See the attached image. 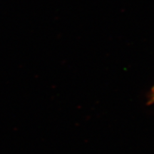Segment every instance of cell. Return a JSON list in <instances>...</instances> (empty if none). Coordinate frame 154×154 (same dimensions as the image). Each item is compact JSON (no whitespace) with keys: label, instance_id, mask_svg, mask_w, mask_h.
<instances>
[{"label":"cell","instance_id":"2","mask_svg":"<svg viewBox=\"0 0 154 154\" xmlns=\"http://www.w3.org/2000/svg\"><path fill=\"white\" fill-rule=\"evenodd\" d=\"M153 87H154V86H153Z\"/></svg>","mask_w":154,"mask_h":154},{"label":"cell","instance_id":"1","mask_svg":"<svg viewBox=\"0 0 154 154\" xmlns=\"http://www.w3.org/2000/svg\"><path fill=\"white\" fill-rule=\"evenodd\" d=\"M149 103H154V87H153L151 92V95H150V101Z\"/></svg>","mask_w":154,"mask_h":154}]
</instances>
